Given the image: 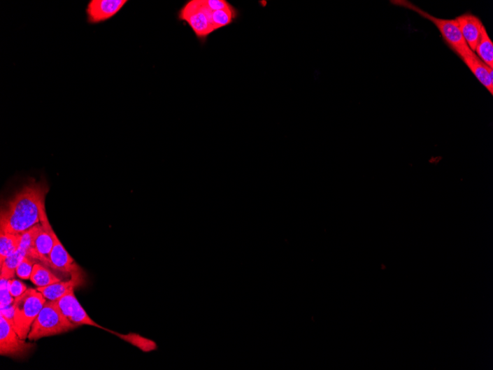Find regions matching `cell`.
Listing matches in <instances>:
<instances>
[{"label":"cell","mask_w":493,"mask_h":370,"mask_svg":"<svg viewBox=\"0 0 493 370\" xmlns=\"http://www.w3.org/2000/svg\"><path fill=\"white\" fill-rule=\"evenodd\" d=\"M48 192L42 182L26 185L2 208L0 232L22 234L40 223Z\"/></svg>","instance_id":"obj_1"},{"label":"cell","mask_w":493,"mask_h":370,"mask_svg":"<svg viewBox=\"0 0 493 370\" xmlns=\"http://www.w3.org/2000/svg\"><path fill=\"white\" fill-rule=\"evenodd\" d=\"M76 327L63 314L57 301L48 300L34 322L28 338L30 341H37L69 332Z\"/></svg>","instance_id":"obj_2"},{"label":"cell","mask_w":493,"mask_h":370,"mask_svg":"<svg viewBox=\"0 0 493 370\" xmlns=\"http://www.w3.org/2000/svg\"><path fill=\"white\" fill-rule=\"evenodd\" d=\"M46 301L43 295L33 288L15 298L13 304V327L22 339L28 338L32 325Z\"/></svg>","instance_id":"obj_3"},{"label":"cell","mask_w":493,"mask_h":370,"mask_svg":"<svg viewBox=\"0 0 493 370\" xmlns=\"http://www.w3.org/2000/svg\"><path fill=\"white\" fill-rule=\"evenodd\" d=\"M394 4L414 10L421 17L434 23L448 46L462 59L472 50L461 33L457 20L439 19L408 1H394Z\"/></svg>","instance_id":"obj_4"},{"label":"cell","mask_w":493,"mask_h":370,"mask_svg":"<svg viewBox=\"0 0 493 370\" xmlns=\"http://www.w3.org/2000/svg\"><path fill=\"white\" fill-rule=\"evenodd\" d=\"M210 13L204 0H191L180 10L178 19L187 23L199 39L206 41L215 31L210 20Z\"/></svg>","instance_id":"obj_5"},{"label":"cell","mask_w":493,"mask_h":370,"mask_svg":"<svg viewBox=\"0 0 493 370\" xmlns=\"http://www.w3.org/2000/svg\"><path fill=\"white\" fill-rule=\"evenodd\" d=\"M34 349V345L22 339L11 323L0 314V354L10 358H23Z\"/></svg>","instance_id":"obj_6"},{"label":"cell","mask_w":493,"mask_h":370,"mask_svg":"<svg viewBox=\"0 0 493 370\" xmlns=\"http://www.w3.org/2000/svg\"><path fill=\"white\" fill-rule=\"evenodd\" d=\"M52 232L44 206L40 216V227L35 238L34 248L28 256L41 262L48 267H50V255L55 243Z\"/></svg>","instance_id":"obj_7"},{"label":"cell","mask_w":493,"mask_h":370,"mask_svg":"<svg viewBox=\"0 0 493 370\" xmlns=\"http://www.w3.org/2000/svg\"><path fill=\"white\" fill-rule=\"evenodd\" d=\"M57 305L63 314L76 327L89 325L106 330L110 333V329H106L93 321L85 310L80 305L74 294V288L57 300Z\"/></svg>","instance_id":"obj_8"},{"label":"cell","mask_w":493,"mask_h":370,"mask_svg":"<svg viewBox=\"0 0 493 370\" xmlns=\"http://www.w3.org/2000/svg\"><path fill=\"white\" fill-rule=\"evenodd\" d=\"M128 3L127 0H91L86 13L90 24H99L115 16Z\"/></svg>","instance_id":"obj_9"},{"label":"cell","mask_w":493,"mask_h":370,"mask_svg":"<svg viewBox=\"0 0 493 370\" xmlns=\"http://www.w3.org/2000/svg\"><path fill=\"white\" fill-rule=\"evenodd\" d=\"M53 247L50 255V267L63 273H73L82 271L72 257L66 252L55 231L52 232Z\"/></svg>","instance_id":"obj_10"},{"label":"cell","mask_w":493,"mask_h":370,"mask_svg":"<svg viewBox=\"0 0 493 370\" xmlns=\"http://www.w3.org/2000/svg\"><path fill=\"white\" fill-rule=\"evenodd\" d=\"M456 20L466 43L475 52L481 37L483 23L480 19L472 14H464Z\"/></svg>","instance_id":"obj_11"},{"label":"cell","mask_w":493,"mask_h":370,"mask_svg":"<svg viewBox=\"0 0 493 370\" xmlns=\"http://www.w3.org/2000/svg\"><path fill=\"white\" fill-rule=\"evenodd\" d=\"M83 271L71 275L70 280L58 282L46 287H38L37 290L43 297L50 301H57L68 293L72 288L82 285L84 283Z\"/></svg>","instance_id":"obj_12"},{"label":"cell","mask_w":493,"mask_h":370,"mask_svg":"<svg viewBox=\"0 0 493 370\" xmlns=\"http://www.w3.org/2000/svg\"><path fill=\"white\" fill-rule=\"evenodd\" d=\"M463 62L471 71L490 92L493 94V71L485 62L479 59L474 52L471 51L463 59Z\"/></svg>","instance_id":"obj_13"},{"label":"cell","mask_w":493,"mask_h":370,"mask_svg":"<svg viewBox=\"0 0 493 370\" xmlns=\"http://www.w3.org/2000/svg\"><path fill=\"white\" fill-rule=\"evenodd\" d=\"M29 250L20 246L18 248L10 255L3 262H0V278H5L8 280L15 277L16 270L22 259L29 255Z\"/></svg>","instance_id":"obj_14"},{"label":"cell","mask_w":493,"mask_h":370,"mask_svg":"<svg viewBox=\"0 0 493 370\" xmlns=\"http://www.w3.org/2000/svg\"><path fill=\"white\" fill-rule=\"evenodd\" d=\"M30 280L38 287H46L61 281L44 264L37 262L34 266Z\"/></svg>","instance_id":"obj_15"},{"label":"cell","mask_w":493,"mask_h":370,"mask_svg":"<svg viewBox=\"0 0 493 370\" xmlns=\"http://www.w3.org/2000/svg\"><path fill=\"white\" fill-rule=\"evenodd\" d=\"M111 334L130 343L131 346L138 348L143 353H151L158 349L157 343L155 341L145 338L138 334L129 333L128 334H122L113 332V330Z\"/></svg>","instance_id":"obj_16"},{"label":"cell","mask_w":493,"mask_h":370,"mask_svg":"<svg viewBox=\"0 0 493 370\" xmlns=\"http://www.w3.org/2000/svg\"><path fill=\"white\" fill-rule=\"evenodd\" d=\"M238 15V10L233 6L223 10L211 11L210 20L215 31L232 24Z\"/></svg>","instance_id":"obj_17"},{"label":"cell","mask_w":493,"mask_h":370,"mask_svg":"<svg viewBox=\"0 0 493 370\" xmlns=\"http://www.w3.org/2000/svg\"><path fill=\"white\" fill-rule=\"evenodd\" d=\"M476 55L483 62L493 69V43L483 26L480 39L476 48Z\"/></svg>","instance_id":"obj_18"},{"label":"cell","mask_w":493,"mask_h":370,"mask_svg":"<svg viewBox=\"0 0 493 370\" xmlns=\"http://www.w3.org/2000/svg\"><path fill=\"white\" fill-rule=\"evenodd\" d=\"M22 234L0 232V262H3L18 248Z\"/></svg>","instance_id":"obj_19"},{"label":"cell","mask_w":493,"mask_h":370,"mask_svg":"<svg viewBox=\"0 0 493 370\" xmlns=\"http://www.w3.org/2000/svg\"><path fill=\"white\" fill-rule=\"evenodd\" d=\"M36 259L31 257L26 256L20 262L16 270V274L22 280H30Z\"/></svg>","instance_id":"obj_20"},{"label":"cell","mask_w":493,"mask_h":370,"mask_svg":"<svg viewBox=\"0 0 493 370\" xmlns=\"http://www.w3.org/2000/svg\"><path fill=\"white\" fill-rule=\"evenodd\" d=\"M0 280H1L0 281V285H1V301H0L1 307H0V308L6 309L11 308L13 307V304L15 302V299H13V297L9 292V280L5 278H0Z\"/></svg>","instance_id":"obj_21"},{"label":"cell","mask_w":493,"mask_h":370,"mask_svg":"<svg viewBox=\"0 0 493 370\" xmlns=\"http://www.w3.org/2000/svg\"><path fill=\"white\" fill-rule=\"evenodd\" d=\"M9 292L13 298H17L22 295L28 287L22 282L17 280H10L8 281Z\"/></svg>","instance_id":"obj_22"},{"label":"cell","mask_w":493,"mask_h":370,"mask_svg":"<svg viewBox=\"0 0 493 370\" xmlns=\"http://www.w3.org/2000/svg\"><path fill=\"white\" fill-rule=\"evenodd\" d=\"M204 3L211 11L223 10L232 6L226 0H204Z\"/></svg>","instance_id":"obj_23"}]
</instances>
